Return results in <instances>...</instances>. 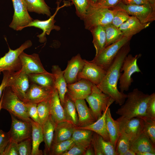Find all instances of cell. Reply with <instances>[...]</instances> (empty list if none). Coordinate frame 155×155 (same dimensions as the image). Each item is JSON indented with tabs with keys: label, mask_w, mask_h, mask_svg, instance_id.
<instances>
[{
	"label": "cell",
	"mask_w": 155,
	"mask_h": 155,
	"mask_svg": "<svg viewBox=\"0 0 155 155\" xmlns=\"http://www.w3.org/2000/svg\"><path fill=\"white\" fill-rule=\"evenodd\" d=\"M130 50L129 41L118 51L102 81L97 86L103 92L113 98L116 104L120 106L124 103L127 94L119 90L117 83L121 74L120 69L123 61Z\"/></svg>",
	"instance_id": "6da1fadb"
},
{
	"label": "cell",
	"mask_w": 155,
	"mask_h": 155,
	"mask_svg": "<svg viewBox=\"0 0 155 155\" xmlns=\"http://www.w3.org/2000/svg\"><path fill=\"white\" fill-rule=\"evenodd\" d=\"M150 96V95L135 88L127 94L126 100L116 113L128 119L146 116L147 104Z\"/></svg>",
	"instance_id": "7a4b0ae2"
},
{
	"label": "cell",
	"mask_w": 155,
	"mask_h": 155,
	"mask_svg": "<svg viewBox=\"0 0 155 155\" xmlns=\"http://www.w3.org/2000/svg\"><path fill=\"white\" fill-rule=\"evenodd\" d=\"M2 109L25 121L31 123L32 121L28 115L25 103L20 99L9 86L4 89L1 98L0 111Z\"/></svg>",
	"instance_id": "3957f363"
},
{
	"label": "cell",
	"mask_w": 155,
	"mask_h": 155,
	"mask_svg": "<svg viewBox=\"0 0 155 155\" xmlns=\"http://www.w3.org/2000/svg\"><path fill=\"white\" fill-rule=\"evenodd\" d=\"M113 17L112 9L90 5L83 20L85 29L90 30L94 27L104 26L111 24Z\"/></svg>",
	"instance_id": "277c9868"
},
{
	"label": "cell",
	"mask_w": 155,
	"mask_h": 155,
	"mask_svg": "<svg viewBox=\"0 0 155 155\" xmlns=\"http://www.w3.org/2000/svg\"><path fill=\"white\" fill-rule=\"evenodd\" d=\"M85 100L96 120L114 102L113 98L103 92L96 85L94 84L90 93Z\"/></svg>",
	"instance_id": "5b68a950"
},
{
	"label": "cell",
	"mask_w": 155,
	"mask_h": 155,
	"mask_svg": "<svg viewBox=\"0 0 155 155\" xmlns=\"http://www.w3.org/2000/svg\"><path fill=\"white\" fill-rule=\"evenodd\" d=\"M142 55L140 54L133 56L131 54H128L125 57L121 68L120 72L123 71L121 74L119 80V88L121 92H124L129 90L132 83L133 82L131 77L136 72H141L137 61Z\"/></svg>",
	"instance_id": "8992f818"
},
{
	"label": "cell",
	"mask_w": 155,
	"mask_h": 155,
	"mask_svg": "<svg viewBox=\"0 0 155 155\" xmlns=\"http://www.w3.org/2000/svg\"><path fill=\"white\" fill-rule=\"evenodd\" d=\"M132 37L123 36L116 42L105 47L91 61L106 71L112 63L120 49L128 42Z\"/></svg>",
	"instance_id": "52a82bcc"
},
{
	"label": "cell",
	"mask_w": 155,
	"mask_h": 155,
	"mask_svg": "<svg viewBox=\"0 0 155 155\" xmlns=\"http://www.w3.org/2000/svg\"><path fill=\"white\" fill-rule=\"evenodd\" d=\"M32 44L31 40H28L15 50L9 48L8 52L0 58V75L4 71L13 73L20 70L22 66L19 56L24 50L31 47Z\"/></svg>",
	"instance_id": "ba28073f"
},
{
	"label": "cell",
	"mask_w": 155,
	"mask_h": 155,
	"mask_svg": "<svg viewBox=\"0 0 155 155\" xmlns=\"http://www.w3.org/2000/svg\"><path fill=\"white\" fill-rule=\"evenodd\" d=\"M114 8L125 11L129 15L136 18L143 23H151L155 20V7L149 3L129 5L121 2Z\"/></svg>",
	"instance_id": "9c48e42d"
},
{
	"label": "cell",
	"mask_w": 155,
	"mask_h": 155,
	"mask_svg": "<svg viewBox=\"0 0 155 155\" xmlns=\"http://www.w3.org/2000/svg\"><path fill=\"white\" fill-rule=\"evenodd\" d=\"M11 0L14 9V13L12 20L9 26L15 30H21L33 20L28 13L25 0Z\"/></svg>",
	"instance_id": "30bf717a"
},
{
	"label": "cell",
	"mask_w": 155,
	"mask_h": 155,
	"mask_svg": "<svg viewBox=\"0 0 155 155\" xmlns=\"http://www.w3.org/2000/svg\"><path fill=\"white\" fill-rule=\"evenodd\" d=\"M11 118V127L9 131L10 140L18 143L32 137V126L28 123L10 114Z\"/></svg>",
	"instance_id": "8fae6325"
},
{
	"label": "cell",
	"mask_w": 155,
	"mask_h": 155,
	"mask_svg": "<svg viewBox=\"0 0 155 155\" xmlns=\"http://www.w3.org/2000/svg\"><path fill=\"white\" fill-rule=\"evenodd\" d=\"M29 81L28 75L21 69L11 73L7 86L10 87L20 99L24 102L26 93L30 86Z\"/></svg>",
	"instance_id": "7c38bea8"
},
{
	"label": "cell",
	"mask_w": 155,
	"mask_h": 155,
	"mask_svg": "<svg viewBox=\"0 0 155 155\" xmlns=\"http://www.w3.org/2000/svg\"><path fill=\"white\" fill-rule=\"evenodd\" d=\"M84 60L85 64L78 75V80L85 79L97 86L102 81L106 71L91 61Z\"/></svg>",
	"instance_id": "4fadbf2b"
},
{
	"label": "cell",
	"mask_w": 155,
	"mask_h": 155,
	"mask_svg": "<svg viewBox=\"0 0 155 155\" xmlns=\"http://www.w3.org/2000/svg\"><path fill=\"white\" fill-rule=\"evenodd\" d=\"M60 2H59L55 12L53 15L50 16L49 19L45 20H40L38 19L33 20L32 22L25 27H34L39 28L42 30V32L37 36L39 38V41L40 43H44L46 41V34L49 35L52 30H55L59 31L60 29V27L59 26L55 25L56 21L54 18L60 9L68 5L66 3L60 7Z\"/></svg>",
	"instance_id": "5bb4252c"
},
{
	"label": "cell",
	"mask_w": 155,
	"mask_h": 155,
	"mask_svg": "<svg viewBox=\"0 0 155 155\" xmlns=\"http://www.w3.org/2000/svg\"><path fill=\"white\" fill-rule=\"evenodd\" d=\"M19 58L21 64V69L27 75L46 72L41 62L39 55L36 53L28 55L23 51Z\"/></svg>",
	"instance_id": "9a60e30c"
},
{
	"label": "cell",
	"mask_w": 155,
	"mask_h": 155,
	"mask_svg": "<svg viewBox=\"0 0 155 155\" xmlns=\"http://www.w3.org/2000/svg\"><path fill=\"white\" fill-rule=\"evenodd\" d=\"M93 84L81 79L73 83L67 84V94L73 101L85 99L90 93Z\"/></svg>",
	"instance_id": "2e32d148"
},
{
	"label": "cell",
	"mask_w": 155,
	"mask_h": 155,
	"mask_svg": "<svg viewBox=\"0 0 155 155\" xmlns=\"http://www.w3.org/2000/svg\"><path fill=\"white\" fill-rule=\"evenodd\" d=\"M116 120L118 123L119 132L130 135L131 137V140L143 131L142 120L140 117L128 119L120 116Z\"/></svg>",
	"instance_id": "e0dca14e"
},
{
	"label": "cell",
	"mask_w": 155,
	"mask_h": 155,
	"mask_svg": "<svg viewBox=\"0 0 155 155\" xmlns=\"http://www.w3.org/2000/svg\"><path fill=\"white\" fill-rule=\"evenodd\" d=\"M53 90L31 82L26 93L24 102L37 104L42 101L48 100Z\"/></svg>",
	"instance_id": "ac0fdd59"
},
{
	"label": "cell",
	"mask_w": 155,
	"mask_h": 155,
	"mask_svg": "<svg viewBox=\"0 0 155 155\" xmlns=\"http://www.w3.org/2000/svg\"><path fill=\"white\" fill-rule=\"evenodd\" d=\"M85 64L80 54L73 57L68 61L67 66L63 70V74L67 84H71L78 81V76L82 69Z\"/></svg>",
	"instance_id": "d6986e66"
},
{
	"label": "cell",
	"mask_w": 155,
	"mask_h": 155,
	"mask_svg": "<svg viewBox=\"0 0 155 155\" xmlns=\"http://www.w3.org/2000/svg\"><path fill=\"white\" fill-rule=\"evenodd\" d=\"M78 115L77 127H84L89 125L96 120L90 108L87 106L85 99L74 101Z\"/></svg>",
	"instance_id": "ffe728a7"
},
{
	"label": "cell",
	"mask_w": 155,
	"mask_h": 155,
	"mask_svg": "<svg viewBox=\"0 0 155 155\" xmlns=\"http://www.w3.org/2000/svg\"><path fill=\"white\" fill-rule=\"evenodd\" d=\"M155 145L143 131L139 135L130 141L129 149L136 154L147 152L155 154Z\"/></svg>",
	"instance_id": "44dd1931"
},
{
	"label": "cell",
	"mask_w": 155,
	"mask_h": 155,
	"mask_svg": "<svg viewBox=\"0 0 155 155\" xmlns=\"http://www.w3.org/2000/svg\"><path fill=\"white\" fill-rule=\"evenodd\" d=\"M150 23L144 24L135 17L130 16L128 19L119 28L123 36L132 37L148 27Z\"/></svg>",
	"instance_id": "7402d4cb"
},
{
	"label": "cell",
	"mask_w": 155,
	"mask_h": 155,
	"mask_svg": "<svg viewBox=\"0 0 155 155\" xmlns=\"http://www.w3.org/2000/svg\"><path fill=\"white\" fill-rule=\"evenodd\" d=\"M49 102L51 115L56 124L66 121L63 107L60 102L58 92L55 88L53 90Z\"/></svg>",
	"instance_id": "603a6c76"
},
{
	"label": "cell",
	"mask_w": 155,
	"mask_h": 155,
	"mask_svg": "<svg viewBox=\"0 0 155 155\" xmlns=\"http://www.w3.org/2000/svg\"><path fill=\"white\" fill-rule=\"evenodd\" d=\"M51 71L54 76L55 87L57 90L61 103L63 106L67 92V85L64 75L63 71L58 65H54L52 66Z\"/></svg>",
	"instance_id": "cb8c5ba5"
},
{
	"label": "cell",
	"mask_w": 155,
	"mask_h": 155,
	"mask_svg": "<svg viewBox=\"0 0 155 155\" xmlns=\"http://www.w3.org/2000/svg\"><path fill=\"white\" fill-rule=\"evenodd\" d=\"M75 127V126L67 121L57 124L52 144L71 139Z\"/></svg>",
	"instance_id": "d4e9b609"
},
{
	"label": "cell",
	"mask_w": 155,
	"mask_h": 155,
	"mask_svg": "<svg viewBox=\"0 0 155 155\" xmlns=\"http://www.w3.org/2000/svg\"><path fill=\"white\" fill-rule=\"evenodd\" d=\"M56 124L50 115L47 120L41 125L44 143L43 154L49 155L53 143Z\"/></svg>",
	"instance_id": "484cf974"
},
{
	"label": "cell",
	"mask_w": 155,
	"mask_h": 155,
	"mask_svg": "<svg viewBox=\"0 0 155 155\" xmlns=\"http://www.w3.org/2000/svg\"><path fill=\"white\" fill-rule=\"evenodd\" d=\"M106 110L103 112L102 115L92 124L84 127H79L75 126V127L80 129L92 131L101 136L105 140L110 141L106 122Z\"/></svg>",
	"instance_id": "4316f807"
},
{
	"label": "cell",
	"mask_w": 155,
	"mask_h": 155,
	"mask_svg": "<svg viewBox=\"0 0 155 155\" xmlns=\"http://www.w3.org/2000/svg\"><path fill=\"white\" fill-rule=\"evenodd\" d=\"M90 31L93 36L92 42L95 49L96 56L106 46V40L105 29L104 26H98L93 27Z\"/></svg>",
	"instance_id": "83f0119b"
},
{
	"label": "cell",
	"mask_w": 155,
	"mask_h": 155,
	"mask_svg": "<svg viewBox=\"0 0 155 155\" xmlns=\"http://www.w3.org/2000/svg\"><path fill=\"white\" fill-rule=\"evenodd\" d=\"M94 132L75 127L71 139L74 144L86 149L91 144Z\"/></svg>",
	"instance_id": "f1b7e54d"
},
{
	"label": "cell",
	"mask_w": 155,
	"mask_h": 155,
	"mask_svg": "<svg viewBox=\"0 0 155 155\" xmlns=\"http://www.w3.org/2000/svg\"><path fill=\"white\" fill-rule=\"evenodd\" d=\"M106 122L110 141L116 148L120 134L119 125L116 120H115L112 117L109 108H107L106 112Z\"/></svg>",
	"instance_id": "f546056e"
},
{
	"label": "cell",
	"mask_w": 155,
	"mask_h": 155,
	"mask_svg": "<svg viewBox=\"0 0 155 155\" xmlns=\"http://www.w3.org/2000/svg\"><path fill=\"white\" fill-rule=\"evenodd\" d=\"M28 75L31 82L52 90L55 88L54 76L52 73L46 71Z\"/></svg>",
	"instance_id": "4dcf8cb0"
},
{
	"label": "cell",
	"mask_w": 155,
	"mask_h": 155,
	"mask_svg": "<svg viewBox=\"0 0 155 155\" xmlns=\"http://www.w3.org/2000/svg\"><path fill=\"white\" fill-rule=\"evenodd\" d=\"M32 150L31 155H42V151L39 149L40 144L44 141L41 126L39 124L32 121Z\"/></svg>",
	"instance_id": "1f68e13d"
},
{
	"label": "cell",
	"mask_w": 155,
	"mask_h": 155,
	"mask_svg": "<svg viewBox=\"0 0 155 155\" xmlns=\"http://www.w3.org/2000/svg\"><path fill=\"white\" fill-rule=\"evenodd\" d=\"M65 120L76 126L78 123V115L75 102L66 93L62 106Z\"/></svg>",
	"instance_id": "d6a6232c"
},
{
	"label": "cell",
	"mask_w": 155,
	"mask_h": 155,
	"mask_svg": "<svg viewBox=\"0 0 155 155\" xmlns=\"http://www.w3.org/2000/svg\"><path fill=\"white\" fill-rule=\"evenodd\" d=\"M28 11L39 14L46 15L50 17L51 13L50 7L46 4L44 0H25Z\"/></svg>",
	"instance_id": "836d02e7"
},
{
	"label": "cell",
	"mask_w": 155,
	"mask_h": 155,
	"mask_svg": "<svg viewBox=\"0 0 155 155\" xmlns=\"http://www.w3.org/2000/svg\"><path fill=\"white\" fill-rule=\"evenodd\" d=\"M106 34V46L122 38L123 36L122 33L119 28L111 24L104 26Z\"/></svg>",
	"instance_id": "e575fe53"
},
{
	"label": "cell",
	"mask_w": 155,
	"mask_h": 155,
	"mask_svg": "<svg viewBox=\"0 0 155 155\" xmlns=\"http://www.w3.org/2000/svg\"><path fill=\"white\" fill-rule=\"evenodd\" d=\"M71 138L58 143H53L49 155H62L74 144Z\"/></svg>",
	"instance_id": "d590c367"
},
{
	"label": "cell",
	"mask_w": 155,
	"mask_h": 155,
	"mask_svg": "<svg viewBox=\"0 0 155 155\" xmlns=\"http://www.w3.org/2000/svg\"><path fill=\"white\" fill-rule=\"evenodd\" d=\"M131 139V137L129 135L123 132H120L116 148L117 155H123L129 149Z\"/></svg>",
	"instance_id": "8d00e7d4"
},
{
	"label": "cell",
	"mask_w": 155,
	"mask_h": 155,
	"mask_svg": "<svg viewBox=\"0 0 155 155\" xmlns=\"http://www.w3.org/2000/svg\"><path fill=\"white\" fill-rule=\"evenodd\" d=\"M139 117L142 120L143 131L155 145V119L146 116Z\"/></svg>",
	"instance_id": "74e56055"
},
{
	"label": "cell",
	"mask_w": 155,
	"mask_h": 155,
	"mask_svg": "<svg viewBox=\"0 0 155 155\" xmlns=\"http://www.w3.org/2000/svg\"><path fill=\"white\" fill-rule=\"evenodd\" d=\"M49 99L37 104L39 123L41 126L47 120L51 115Z\"/></svg>",
	"instance_id": "f35d334b"
},
{
	"label": "cell",
	"mask_w": 155,
	"mask_h": 155,
	"mask_svg": "<svg viewBox=\"0 0 155 155\" xmlns=\"http://www.w3.org/2000/svg\"><path fill=\"white\" fill-rule=\"evenodd\" d=\"M110 9L113 11V17L111 24L119 28L130 16L125 11L121 9L117 8Z\"/></svg>",
	"instance_id": "ab89813d"
},
{
	"label": "cell",
	"mask_w": 155,
	"mask_h": 155,
	"mask_svg": "<svg viewBox=\"0 0 155 155\" xmlns=\"http://www.w3.org/2000/svg\"><path fill=\"white\" fill-rule=\"evenodd\" d=\"M74 5L77 15L81 20H83L90 3L89 0H69Z\"/></svg>",
	"instance_id": "60d3db41"
},
{
	"label": "cell",
	"mask_w": 155,
	"mask_h": 155,
	"mask_svg": "<svg viewBox=\"0 0 155 155\" xmlns=\"http://www.w3.org/2000/svg\"><path fill=\"white\" fill-rule=\"evenodd\" d=\"M98 140L104 155H117L116 148L110 141L105 140L99 135Z\"/></svg>",
	"instance_id": "b9f144b4"
},
{
	"label": "cell",
	"mask_w": 155,
	"mask_h": 155,
	"mask_svg": "<svg viewBox=\"0 0 155 155\" xmlns=\"http://www.w3.org/2000/svg\"><path fill=\"white\" fill-rule=\"evenodd\" d=\"M18 148L19 155H31L32 150V137L19 143Z\"/></svg>",
	"instance_id": "7bdbcfd3"
},
{
	"label": "cell",
	"mask_w": 155,
	"mask_h": 155,
	"mask_svg": "<svg viewBox=\"0 0 155 155\" xmlns=\"http://www.w3.org/2000/svg\"><path fill=\"white\" fill-rule=\"evenodd\" d=\"M25 103L29 117L34 122L40 124L37 109V104L29 103Z\"/></svg>",
	"instance_id": "ee69618b"
},
{
	"label": "cell",
	"mask_w": 155,
	"mask_h": 155,
	"mask_svg": "<svg viewBox=\"0 0 155 155\" xmlns=\"http://www.w3.org/2000/svg\"><path fill=\"white\" fill-rule=\"evenodd\" d=\"M146 116L151 118L155 119V93L150 94L147 103L146 111Z\"/></svg>",
	"instance_id": "f6af8a7d"
},
{
	"label": "cell",
	"mask_w": 155,
	"mask_h": 155,
	"mask_svg": "<svg viewBox=\"0 0 155 155\" xmlns=\"http://www.w3.org/2000/svg\"><path fill=\"white\" fill-rule=\"evenodd\" d=\"M123 0H98L96 4L93 6L111 9L115 7L118 5L122 2Z\"/></svg>",
	"instance_id": "bcb514c9"
},
{
	"label": "cell",
	"mask_w": 155,
	"mask_h": 155,
	"mask_svg": "<svg viewBox=\"0 0 155 155\" xmlns=\"http://www.w3.org/2000/svg\"><path fill=\"white\" fill-rule=\"evenodd\" d=\"M18 143L10 140L6 146L3 155H19Z\"/></svg>",
	"instance_id": "7dc6e473"
},
{
	"label": "cell",
	"mask_w": 155,
	"mask_h": 155,
	"mask_svg": "<svg viewBox=\"0 0 155 155\" xmlns=\"http://www.w3.org/2000/svg\"><path fill=\"white\" fill-rule=\"evenodd\" d=\"M10 140L9 131L6 132L0 129V155H3Z\"/></svg>",
	"instance_id": "c3c4849f"
},
{
	"label": "cell",
	"mask_w": 155,
	"mask_h": 155,
	"mask_svg": "<svg viewBox=\"0 0 155 155\" xmlns=\"http://www.w3.org/2000/svg\"><path fill=\"white\" fill-rule=\"evenodd\" d=\"M86 148L74 144L69 150L62 155H84Z\"/></svg>",
	"instance_id": "681fc988"
},
{
	"label": "cell",
	"mask_w": 155,
	"mask_h": 155,
	"mask_svg": "<svg viewBox=\"0 0 155 155\" xmlns=\"http://www.w3.org/2000/svg\"><path fill=\"white\" fill-rule=\"evenodd\" d=\"M99 135L94 132L91 144L94 148L95 155H104L98 140Z\"/></svg>",
	"instance_id": "f907efd6"
},
{
	"label": "cell",
	"mask_w": 155,
	"mask_h": 155,
	"mask_svg": "<svg viewBox=\"0 0 155 155\" xmlns=\"http://www.w3.org/2000/svg\"><path fill=\"white\" fill-rule=\"evenodd\" d=\"M2 73L3 75L1 83L0 85V98L4 89L8 86L9 80L12 73L6 70L3 71Z\"/></svg>",
	"instance_id": "816d5d0a"
},
{
	"label": "cell",
	"mask_w": 155,
	"mask_h": 155,
	"mask_svg": "<svg viewBox=\"0 0 155 155\" xmlns=\"http://www.w3.org/2000/svg\"><path fill=\"white\" fill-rule=\"evenodd\" d=\"M122 2L129 5H141L149 3L146 0H123Z\"/></svg>",
	"instance_id": "f5cc1de1"
},
{
	"label": "cell",
	"mask_w": 155,
	"mask_h": 155,
	"mask_svg": "<svg viewBox=\"0 0 155 155\" xmlns=\"http://www.w3.org/2000/svg\"><path fill=\"white\" fill-rule=\"evenodd\" d=\"M84 155H95L94 151L91 144L86 148Z\"/></svg>",
	"instance_id": "db71d44e"
},
{
	"label": "cell",
	"mask_w": 155,
	"mask_h": 155,
	"mask_svg": "<svg viewBox=\"0 0 155 155\" xmlns=\"http://www.w3.org/2000/svg\"><path fill=\"white\" fill-rule=\"evenodd\" d=\"M123 155H136V154L132 150L129 149L126 151Z\"/></svg>",
	"instance_id": "11a10c76"
},
{
	"label": "cell",
	"mask_w": 155,
	"mask_h": 155,
	"mask_svg": "<svg viewBox=\"0 0 155 155\" xmlns=\"http://www.w3.org/2000/svg\"><path fill=\"white\" fill-rule=\"evenodd\" d=\"M155 154L152 153L147 152H143L139 153L136 154V155H155Z\"/></svg>",
	"instance_id": "9f6ffc18"
},
{
	"label": "cell",
	"mask_w": 155,
	"mask_h": 155,
	"mask_svg": "<svg viewBox=\"0 0 155 155\" xmlns=\"http://www.w3.org/2000/svg\"><path fill=\"white\" fill-rule=\"evenodd\" d=\"M149 3L155 7V0H146Z\"/></svg>",
	"instance_id": "6f0895ef"
},
{
	"label": "cell",
	"mask_w": 155,
	"mask_h": 155,
	"mask_svg": "<svg viewBox=\"0 0 155 155\" xmlns=\"http://www.w3.org/2000/svg\"><path fill=\"white\" fill-rule=\"evenodd\" d=\"M98 0H89L90 4L91 5H94L97 3Z\"/></svg>",
	"instance_id": "680465c9"
}]
</instances>
